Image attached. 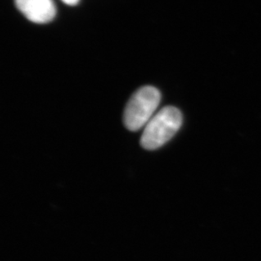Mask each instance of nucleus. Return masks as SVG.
Masks as SVG:
<instances>
[{
	"label": "nucleus",
	"mask_w": 261,
	"mask_h": 261,
	"mask_svg": "<svg viewBox=\"0 0 261 261\" xmlns=\"http://www.w3.org/2000/svg\"><path fill=\"white\" fill-rule=\"evenodd\" d=\"M18 10L37 24H46L55 19L57 10L53 0H15Z\"/></svg>",
	"instance_id": "nucleus-3"
},
{
	"label": "nucleus",
	"mask_w": 261,
	"mask_h": 261,
	"mask_svg": "<svg viewBox=\"0 0 261 261\" xmlns=\"http://www.w3.org/2000/svg\"><path fill=\"white\" fill-rule=\"evenodd\" d=\"M161 101L160 91L153 87H144L134 94L126 106L123 123L128 130L137 131L151 119Z\"/></svg>",
	"instance_id": "nucleus-2"
},
{
	"label": "nucleus",
	"mask_w": 261,
	"mask_h": 261,
	"mask_svg": "<svg viewBox=\"0 0 261 261\" xmlns=\"http://www.w3.org/2000/svg\"><path fill=\"white\" fill-rule=\"evenodd\" d=\"M182 123V114L177 108H163L145 125L141 138V146L149 150L163 146L176 135Z\"/></svg>",
	"instance_id": "nucleus-1"
},
{
	"label": "nucleus",
	"mask_w": 261,
	"mask_h": 261,
	"mask_svg": "<svg viewBox=\"0 0 261 261\" xmlns=\"http://www.w3.org/2000/svg\"><path fill=\"white\" fill-rule=\"evenodd\" d=\"M65 5H70V6H74L80 2V0H62Z\"/></svg>",
	"instance_id": "nucleus-4"
}]
</instances>
